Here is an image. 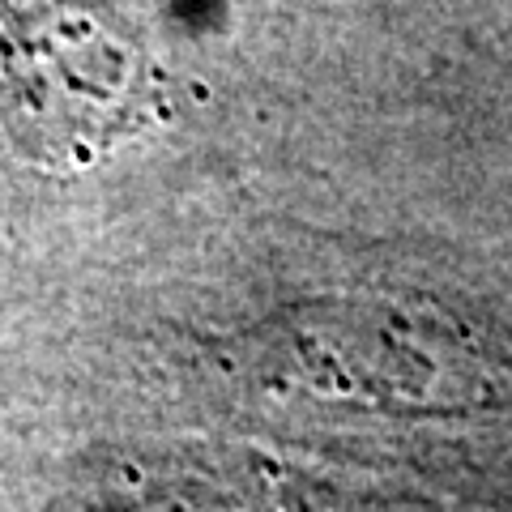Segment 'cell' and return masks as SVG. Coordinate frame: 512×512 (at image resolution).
Listing matches in <instances>:
<instances>
[{"instance_id": "6da1fadb", "label": "cell", "mask_w": 512, "mask_h": 512, "mask_svg": "<svg viewBox=\"0 0 512 512\" xmlns=\"http://www.w3.org/2000/svg\"><path fill=\"white\" fill-rule=\"evenodd\" d=\"M163 107V73L120 18L86 0H0V128L30 163L82 171Z\"/></svg>"}]
</instances>
